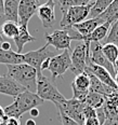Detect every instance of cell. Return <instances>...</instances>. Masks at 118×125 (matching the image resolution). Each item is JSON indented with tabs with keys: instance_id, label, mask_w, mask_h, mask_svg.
Segmentation results:
<instances>
[{
	"instance_id": "obj_40",
	"label": "cell",
	"mask_w": 118,
	"mask_h": 125,
	"mask_svg": "<svg viewBox=\"0 0 118 125\" xmlns=\"http://www.w3.org/2000/svg\"><path fill=\"white\" fill-rule=\"evenodd\" d=\"M114 68H115V71H116V73H118V57H117L116 62H115V64H114Z\"/></svg>"
},
{
	"instance_id": "obj_17",
	"label": "cell",
	"mask_w": 118,
	"mask_h": 125,
	"mask_svg": "<svg viewBox=\"0 0 118 125\" xmlns=\"http://www.w3.org/2000/svg\"><path fill=\"white\" fill-rule=\"evenodd\" d=\"M111 26H112V23L109 22L103 23L99 27H96L89 36L81 38V41H85V42H101L102 40H105Z\"/></svg>"
},
{
	"instance_id": "obj_43",
	"label": "cell",
	"mask_w": 118,
	"mask_h": 125,
	"mask_svg": "<svg viewBox=\"0 0 118 125\" xmlns=\"http://www.w3.org/2000/svg\"><path fill=\"white\" fill-rule=\"evenodd\" d=\"M38 1H40V0H38Z\"/></svg>"
},
{
	"instance_id": "obj_3",
	"label": "cell",
	"mask_w": 118,
	"mask_h": 125,
	"mask_svg": "<svg viewBox=\"0 0 118 125\" xmlns=\"http://www.w3.org/2000/svg\"><path fill=\"white\" fill-rule=\"evenodd\" d=\"M36 94L43 101L50 100L54 105L66 99L59 92V90L54 85V83L52 81H50L46 75H43L42 72L37 73V88H36Z\"/></svg>"
},
{
	"instance_id": "obj_21",
	"label": "cell",
	"mask_w": 118,
	"mask_h": 125,
	"mask_svg": "<svg viewBox=\"0 0 118 125\" xmlns=\"http://www.w3.org/2000/svg\"><path fill=\"white\" fill-rule=\"evenodd\" d=\"M61 10V13H65L67 9L70 7H79V6H87L90 3H94L95 0H53Z\"/></svg>"
},
{
	"instance_id": "obj_42",
	"label": "cell",
	"mask_w": 118,
	"mask_h": 125,
	"mask_svg": "<svg viewBox=\"0 0 118 125\" xmlns=\"http://www.w3.org/2000/svg\"><path fill=\"white\" fill-rule=\"evenodd\" d=\"M3 42V36H2V33L0 32V43Z\"/></svg>"
},
{
	"instance_id": "obj_18",
	"label": "cell",
	"mask_w": 118,
	"mask_h": 125,
	"mask_svg": "<svg viewBox=\"0 0 118 125\" xmlns=\"http://www.w3.org/2000/svg\"><path fill=\"white\" fill-rule=\"evenodd\" d=\"M19 26H20L19 33H17L16 37L13 38V40H14V43H15V45H16L17 53L22 54V51H23V49H24L25 44L28 42L35 41L36 38H34L29 33L27 26H21V25H19Z\"/></svg>"
},
{
	"instance_id": "obj_5",
	"label": "cell",
	"mask_w": 118,
	"mask_h": 125,
	"mask_svg": "<svg viewBox=\"0 0 118 125\" xmlns=\"http://www.w3.org/2000/svg\"><path fill=\"white\" fill-rule=\"evenodd\" d=\"M55 106L61 115L68 116L75 120L80 125L85 124V114H83V110L86 107L85 103L72 98V99H65L59 104H55Z\"/></svg>"
},
{
	"instance_id": "obj_25",
	"label": "cell",
	"mask_w": 118,
	"mask_h": 125,
	"mask_svg": "<svg viewBox=\"0 0 118 125\" xmlns=\"http://www.w3.org/2000/svg\"><path fill=\"white\" fill-rule=\"evenodd\" d=\"M70 84H73L78 90L89 91V87H90V78H89L87 72H83V73L76 75L74 81L70 83Z\"/></svg>"
},
{
	"instance_id": "obj_14",
	"label": "cell",
	"mask_w": 118,
	"mask_h": 125,
	"mask_svg": "<svg viewBox=\"0 0 118 125\" xmlns=\"http://www.w3.org/2000/svg\"><path fill=\"white\" fill-rule=\"evenodd\" d=\"M27 91L25 87L20 85L17 82H15L8 75H0V94H4L8 96L16 97L21 93Z\"/></svg>"
},
{
	"instance_id": "obj_31",
	"label": "cell",
	"mask_w": 118,
	"mask_h": 125,
	"mask_svg": "<svg viewBox=\"0 0 118 125\" xmlns=\"http://www.w3.org/2000/svg\"><path fill=\"white\" fill-rule=\"evenodd\" d=\"M83 125H101V124H100V121L98 120V118H91V119L86 120Z\"/></svg>"
},
{
	"instance_id": "obj_9",
	"label": "cell",
	"mask_w": 118,
	"mask_h": 125,
	"mask_svg": "<svg viewBox=\"0 0 118 125\" xmlns=\"http://www.w3.org/2000/svg\"><path fill=\"white\" fill-rule=\"evenodd\" d=\"M44 39L46 43L52 45L55 50H70L72 38L67 29H56L52 33H46Z\"/></svg>"
},
{
	"instance_id": "obj_6",
	"label": "cell",
	"mask_w": 118,
	"mask_h": 125,
	"mask_svg": "<svg viewBox=\"0 0 118 125\" xmlns=\"http://www.w3.org/2000/svg\"><path fill=\"white\" fill-rule=\"evenodd\" d=\"M89 45H90V42L82 41L75 46L73 52H70L72 67L69 70H72L76 75L83 73L86 70L89 58Z\"/></svg>"
},
{
	"instance_id": "obj_7",
	"label": "cell",
	"mask_w": 118,
	"mask_h": 125,
	"mask_svg": "<svg viewBox=\"0 0 118 125\" xmlns=\"http://www.w3.org/2000/svg\"><path fill=\"white\" fill-rule=\"evenodd\" d=\"M72 67V59H70V50H64L61 54L52 56L50 58L48 70L51 72L52 80L61 77L70 69Z\"/></svg>"
},
{
	"instance_id": "obj_12",
	"label": "cell",
	"mask_w": 118,
	"mask_h": 125,
	"mask_svg": "<svg viewBox=\"0 0 118 125\" xmlns=\"http://www.w3.org/2000/svg\"><path fill=\"white\" fill-rule=\"evenodd\" d=\"M40 1L38 0H21L19 6V23L21 26H27L33 15L37 12Z\"/></svg>"
},
{
	"instance_id": "obj_28",
	"label": "cell",
	"mask_w": 118,
	"mask_h": 125,
	"mask_svg": "<svg viewBox=\"0 0 118 125\" xmlns=\"http://www.w3.org/2000/svg\"><path fill=\"white\" fill-rule=\"evenodd\" d=\"M70 86H72V90H73V98H74V99L79 100V101H82V103H85L86 97L88 96V94H89L90 91H81V90H78V88H76L73 84H70Z\"/></svg>"
},
{
	"instance_id": "obj_19",
	"label": "cell",
	"mask_w": 118,
	"mask_h": 125,
	"mask_svg": "<svg viewBox=\"0 0 118 125\" xmlns=\"http://www.w3.org/2000/svg\"><path fill=\"white\" fill-rule=\"evenodd\" d=\"M24 62V56L12 50L4 51L0 49V64L4 65H17Z\"/></svg>"
},
{
	"instance_id": "obj_2",
	"label": "cell",
	"mask_w": 118,
	"mask_h": 125,
	"mask_svg": "<svg viewBox=\"0 0 118 125\" xmlns=\"http://www.w3.org/2000/svg\"><path fill=\"white\" fill-rule=\"evenodd\" d=\"M7 75L17 82L31 93H36L37 88V70L29 65L17 64L7 65Z\"/></svg>"
},
{
	"instance_id": "obj_16",
	"label": "cell",
	"mask_w": 118,
	"mask_h": 125,
	"mask_svg": "<svg viewBox=\"0 0 118 125\" xmlns=\"http://www.w3.org/2000/svg\"><path fill=\"white\" fill-rule=\"evenodd\" d=\"M21 0H3V16L6 21L19 23V6Z\"/></svg>"
},
{
	"instance_id": "obj_37",
	"label": "cell",
	"mask_w": 118,
	"mask_h": 125,
	"mask_svg": "<svg viewBox=\"0 0 118 125\" xmlns=\"http://www.w3.org/2000/svg\"><path fill=\"white\" fill-rule=\"evenodd\" d=\"M4 118H6V114H4V108H2V107L0 106V120L4 119Z\"/></svg>"
},
{
	"instance_id": "obj_33",
	"label": "cell",
	"mask_w": 118,
	"mask_h": 125,
	"mask_svg": "<svg viewBox=\"0 0 118 125\" xmlns=\"http://www.w3.org/2000/svg\"><path fill=\"white\" fill-rule=\"evenodd\" d=\"M0 49H2V50H4V51L11 50V43L7 42V41H3V42L1 43V45H0Z\"/></svg>"
},
{
	"instance_id": "obj_10",
	"label": "cell",
	"mask_w": 118,
	"mask_h": 125,
	"mask_svg": "<svg viewBox=\"0 0 118 125\" xmlns=\"http://www.w3.org/2000/svg\"><path fill=\"white\" fill-rule=\"evenodd\" d=\"M48 44H44L42 48L38 49L36 51H30L27 53L23 54L24 56V62L27 65L31 66L33 68H35L37 70V73L41 71V64L48 58H51L52 56V52L48 50Z\"/></svg>"
},
{
	"instance_id": "obj_41",
	"label": "cell",
	"mask_w": 118,
	"mask_h": 125,
	"mask_svg": "<svg viewBox=\"0 0 118 125\" xmlns=\"http://www.w3.org/2000/svg\"><path fill=\"white\" fill-rule=\"evenodd\" d=\"M114 80H115V82H116V84H117V86H118V73H116V75H115V78H114Z\"/></svg>"
},
{
	"instance_id": "obj_38",
	"label": "cell",
	"mask_w": 118,
	"mask_h": 125,
	"mask_svg": "<svg viewBox=\"0 0 118 125\" xmlns=\"http://www.w3.org/2000/svg\"><path fill=\"white\" fill-rule=\"evenodd\" d=\"M0 16H3V0H0Z\"/></svg>"
},
{
	"instance_id": "obj_35",
	"label": "cell",
	"mask_w": 118,
	"mask_h": 125,
	"mask_svg": "<svg viewBox=\"0 0 118 125\" xmlns=\"http://www.w3.org/2000/svg\"><path fill=\"white\" fill-rule=\"evenodd\" d=\"M49 62H50V58H48V59H46L42 64H41V71L42 70H48V68H49Z\"/></svg>"
},
{
	"instance_id": "obj_4",
	"label": "cell",
	"mask_w": 118,
	"mask_h": 125,
	"mask_svg": "<svg viewBox=\"0 0 118 125\" xmlns=\"http://www.w3.org/2000/svg\"><path fill=\"white\" fill-rule=\"evenodd\" d=\"M92 6L93 3L87 4V6L68 8L67 11L62 14V19H61V22H60L61 29H68L72 26L87 20L89 17Z\"/></svg>"
},
{
	"instance_id": "obj_29",
	"label": "cell",
	"mask_w": 118,
	"mask_h": 125,
	"mask_svg": "<svg viewBox=\"0 0 118 125\" xmlns=\"http://www.w3.org/2000/svg\"><path fill=\"white\" fill-rule=\"evenodd\" d=\"M83 114H85V121L87 119H91V118H98L96 116V110L93 109L92 107H89L86 105L85 110H83Z\"/></svg>"
},
{
	"instance_id": "obj_22",
	"label": "cell",
	"mask_w": 118,
	"mask_h": 125,
	"mask_svg": "<svg viewBox=\"0 0 118 125\" xmlns=\"http://www.w3.org/2000/svg\"><path fill=\"white\" fill-rule=\"evenodd\" d=\"M105 99L106 97L101 94L98 93H93V92H89L88 96L86 97L85 99V104L89 107H92L93 109H100L104 106L105 104Z\"/></svg>"
},
{
	"instance_id": "obj_11",
	"label": "cell",
	"mask_w": 118,
	"mask_h": 125,
	"mask_svg": "<svg viewBox=\"0 0 118 125\" xmlns=\"http://www.w3.org/2000/svg\"><path fill=\"white\" fill-rule=\"evenodd\" d=\"M37 14L43 27H53L55 24V2L53 0H47L38 7Z\"/></svg>"
},
{
	"instance_id": "obj_36",
	"label": "cell",
	"mask_w": 118,
	"mask_h": 125,
	"mask_svg": "<svg viewBox=\"0 0 118 125\" xmlns=\"http://www.w3.org/2000/svg\"><path fill=\"white\" fill-rule=\"evenodd\" d=\"M29 114L31 116H34V118H37V116L39 115V110L37 108H34V109H31V110L29 111Z\"/></svg>"
},
{
	"instance_id": "obj_27",
	"label": "cell",
	"mask_w": 118,
	"mask_h": 125,
	"mask_svg": "<svg viewBox=\"0 0 118 125\" xmlns=\"http://www.w3.org/2000/svg\"><path fill=\"white\" fill-rule=\"evenodd\" d=\"M105 43H113L118 46V20L112 24L108 33L104 40V44Z\"/></svg>"
},
{
	"instance_id": "obj_13",
	"label": "cell",
	"mask_w": 118,
	"mask_h": 125,
	"mask_svg": "<svg viewBox=\"0 0 118 125\" xmlns=\"http://www.w3.org/2000/svg\"><path fill=\"white\" fill-rule=\"evenodd\" d=\"M85 71H89L90 73H92L94 77H96L98 79L101 81L103 84H105L106 86L113 88V90H118V86L115 82L114 78L111 75L108 71L106 69L102 68L100 66L93 65L91 62H87V67H86Z\"/></svg>"
},
{
	"instance_id": "obj_30",
	"label": "cell",
	"mask_w": 118,
	"mask_h": 125,
	"mask_svg": "<svg viewBox=\"0 0 118 125\" xmlns=\"http://www.w3.org/2000/svg\"><path fill=\"white\" fill-rule=\"evenodd\" d=\"M60 119H61V122L63 125H80L79 123L75 121V120L68 118V116H65V115H61L60 114Z\"/></svg>"
},
{
	"instance_id": "obj_24",
	"label": "cell",
	"mask_w": 118,
	"mask_h": 125,
	"mask_svg": "<svg viewBox=\"0 0 118 125\" xmlns=\"http://www.w3.org/2000/svg\"><path fill=\"white\" fill-rule=\"evenodd\" d=\"M113 1H114V0H95V2H94L92 8H91L89 17H90V19H93V17L99 16L102 12L105 11L106 8L108 7Z\"/></svg>"
},
{
	"instance_id": "obj_23",
	"label": "cell",
	"mask_w": 118,
	"mask_h": 125,
	"mask_svg": "<svg viewBox=\"0 0 118 125\" xmlns=\"http://www.w3.org/2000/svg\"><path fill=\"white\" fill-rule=\"evenodd\" d=\"M20 30V26L17 23L10 22V21H4L1 25V33L8 38H14L17 36Z\"/></svg>"
},
{
	"instance_id": "obj_39",
	"label": "cell",
	"mask_w": 118,
	"mask_h": 125,
	"mask_svg": "<svg viewBox=\"0 0 118 125\" xmlns=\"http://www.w3.org/2000/svg\"><path fill=\"white\" fill-rule=\"evenodd\" d=\"M25 125H36V122H35V120H33V119H28L27 121H26Z\"/></svg>"
},
{
	"instance_id": "obj_20",
	"label": "cell",
	"mask_w": 118,
	"mask_h": 125,
	"mask_svg": "<svg viewBox=\"0 0 118 125\" xmlns=\"http://www.w3.org/2000/svg\"><path fill=\"white\" fill-rule=\"evenodd\" d=\"M100 19L103 20V22H109L114 23L118 20V0H114L108 7L106 8V10L104 12H102L99 15Z\"/></svg>"
},
{
	"instance_id": "obj_1",
	"label": "cell",
	"mask_w": 118,
	"mask_h": 125,
	"mask_svg": "<svg viewBox=\"0 0 118 125\" xmlns=\"http://www.w3.org/2000/svg\"><path fill=\"white\" fill-rule=\"evenodd\" d=\"M42 104L43 100L39 98L36 93L25 91L14 98V101L11 105L4 108V114L6 118H14L20 120L24 113L29 112L31 109L37 108Z\"/></svg>"
},
{
	"instance_id": "obj_15",
	"label": "cell",
	"mask_w": 118,
	"mask_h": 125,
	"mask_svg": "<svg viewBox=\"0 0 118 125\" xmlns=\"http://www.w3.org/2000/svg\"><path fill=\"white\" fill-rule=\"evenodd\" d=\"M87 72L89 78H90V87H89V91L93 93H98L101 94V95L105 96V97H109V96L114 95L115 92L117 90H113V88L106 86L105 84H103L96 77H94L92 73H90L89 71H85Z\"/></svg>"
},
{
	"instance_id": "obj_8",
	"label": "cell",
	"mask_w": 118,
	"mask_h": 125,
	"mask_svg": "<svg viewBox=\"0 0 118 125\" xmlns=\"http://www.w3.org/2000/svg\"><path fill=\"white\" fill-rule=\"evenodd\" d=\"M102 44L101 42H90L89 45V58L88 62H91L93 65L100 66L102 68L106 69L107 71L111 73L113 78L116 75V71H115L114 65L105 57L103 51H102Z\"/></svg>"
},
{
	"instance_id": "obj_26",
	"label": "cell",
	"mask_w": 118,
	"mask_h": 125,
	"mask_svg": "<svg viewBox=\"0 0 118 125\" xmlns=\"http://www.w3.org/2000/svg\"><path fill=\"white\" fill-rule=\"evenodd\" d=\"M102 51L106 58L114 65L118 57V46L113 43H105L102 45Z\"/></svg>"
},
{
	"instance_id": "obj_32",
	"label": "cell",
	"mask_w": 118,
	"mask_h": 125,
	"mask_svg": "<svg viewBox=\"0 0 118 125\" xmlns=\"http://www.w3.org/2000/svg\"><path fill=\"white\" fill-rule=\"evenodd\" d=\"M102 125H118V119H106Z\"/></svg>"
},
{
	"instance_id": "obj_34",
	"label": "cell",
	"mask_w": 118,
	"mask_h": 125,
	"mask_svg": "<svg viewBox=\"0 0 118 125\" xmlns=\"http://www.w3.org/2000/svg\"><path fill=\"white\" fill-rule=\"evenodd\" d=\"M9 124L8 125H20V120L14 118H9Z\"/></svg>"
}]
</instances>
